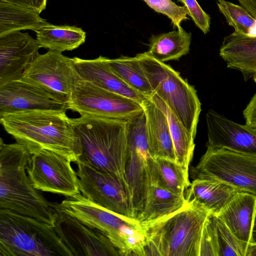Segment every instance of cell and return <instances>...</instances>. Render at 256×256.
I'll return each mask as SVG.
<instances>
[{
    "label": "cell",
    "mask_w": 256,
    "mask_h": 256,
    "mask_svg": "<svg viewBox=\"0 0 256 256\" xmlns=\"http://www.w3.org/2000/svg\"><path fill=\"white\" fill-rule=\"evenodd\" d=\"M72 119L82 149L79 160L107 172L126 184L125 170L129 122L94 116Z\"/></svg>",
    "instance_id": "3957f363"
},
{
    "label": "cell",
    "mask_w": 256,
    "mask_h": 256,
    "mask_svg": "<svg viewBox=\"0 0 256 256\" xmlns=\"http://www.w3.org/2000/svg\"><path fill=\"white\" fill-rule=\"evenodd\" d=\"M184 6L188 10L190 16L195 24L204 34L210 30V18L200 6L196 0H184Z\"/></svg>",
    "instance_id": "d6a6232c"
},
{
    "label": "cell",
    "mask_w": 256,
    "mask_h": 256,
    "mask_svg": "<svg viewBox=\"0 0 256 256\" xmlns=\"http://www.w3.org/2000/svg\"><path fill=\"white\" fill-rule=\"evenodd\" d=\"M69 110L80 116H94L130 122L144 112L142 106L129 98L108 91L81 78L68 100Z\"/></svg>",
    "instance_id": "9c48e42d"
},
{
    "label": "cell",
    "mask_w": 256,
    "mask_h": 256,
    "mask_svg": "<svg viewBox=\"0 0 256 256\" xmlns=\"http://www.w3.org/2000/svg\"><path fill=\"white\" fill-rule=\"evenodd\" d=\"M143 0L156 12L167 16L174 26L179 27L182 22L188 19L186 8L178 6L172 0Z\"/></svg>",
    "instance_id": "4dcf8cb0"
},
{
    "label": "cell",
    "mask_w": 256,
    "mask_h": 256,
    "mask_svg": "<svg viewBox=\"0 0 256 256\" xmlns=\"http://www.w3.org/2000/svg\"><path fill=\"white\" fill-rule=\"evenodd\" d=\"M254 80L255 82L256 83V76L254 77Z\"/></svg>",
    "instance_id": "f35d334b"
},
{
    "label": "cell",
    "mask_w": 256,
    "mask_h": 256,
    "mask_svg": "<svg viewBox=\"0 0 256 256\" xmlns=\"http://www.w3.org/2000/svg\"><path fill=\"white\" fill-rule=\"evenodd\" d=\"M54 230L72 256H118L116 248L102 232L62 210L56 204Z\"/></svg>",
    "instance_id": "4fadbf2b"
},
{
    "label": "cell",
    "mask_w": 256,
    "mask_h": 256,
    "mask_svg": "<svg viewBox=\"0 0 256 256\" xmlns=\"http://www.w3.org/2000/svg\"><path fill=\"white\" fill-rule=\"evenodd\" d=\"M218 256H247L250 244L238 239L218 216L211 214Z\"/></svg>",
    "instance_id": "f1b7e54d"
},
{
    "label": "cell",
    "mask_w": 256,
    "mask_h": 256,
    "mask_svg": "<svg viewBox=\"0 0 256 256\" xmlns=\"http://www.w3.org/2000/svg\"><path fill=\"white\" fill-rule=\"evenodd\" d=\"M243 116L246 120L245 124L252 127L256 126V93L244 109Z\"/></svg>",
    "instance_id": "836d02e7"
},
{
    "label": "cell",
    "mask_w": 256,
    "mask_h": 256,
    "mask_svg": "<svg viewBox=\"0 0 256 256\" xmlns=\"http://www.w3.org/2000/svg\"><path fill=\"white\" fill-rule=\"evenodd\" d=\"M240 5L244 8L256 18V0H237Z\"/></svg>",
    "instance_id": "d590c367"
},
{
    "label": "cell",
    "mask_w": 256,
    "mask_h": 256,
    "mask_svg": "<svg viewBox=\"0 0 256 256\" xmlns=\"http://www.w3.org/2000/svg\"><path fill=\"white\" fill-rule=\"evenodd\" d=\"M210 214L188 204L166 217L142 225L146 235L144 256H198L203 227Z\"/></svg>",
    "instance_id": "277c9868"
},
{
    "label": "cell",
    "mask_w": 256,
    "mask_h": 256,
    "mask_svg": "<svg viewBox=\"0 0 256 256\" xmlns=\"http://www.w3.org/2000/svg\"><path fill=\"white\" fill-rule=\"evenodd\" d=\"M217 5L228 24L234 28V33L256 34V18L242 6L225 0H218Z\"/></svg>",
    "instance_id": "f546056e"
},
{
    "label": "cell",
    "mask_w": 256,
    "mask_h": 256,
    "mask_svg": "<svg viewBox=\"0 0 256 256\" xmlns=\"http://www.w3.org/2000/svg\"><path fill=\"white\" fill-rule=\"evenodd\" d=\"M40 48L28 32L16 31L0 36V85L20 78Z\"/></svg>",
    "instance_id": "9a60e30c"
},
{
    "label": "cell",
    "mask_w": 256,
    "mask_h": 256,
    "mask_svg": "<svg viewBox=\"0 0 256 256\" xmlns=\"http://www.w3.org/2000/svg\"><path fill=\"white\" fill-rule=\"evenodd\" d=\"M68 110L67 101L35 83L20 78L0 85V117L22 111Z\"/></svg>",
    "instance_id": "5bb4252c"
},
{
    "label": "cell",
    "mask_w": 256,
    "mask_h": 256,
    "mask_svg": "<svg viewBox=\"0 0 256 256\" xmlns=\"http://www.w3.org/2000/svg\"><path fill=\"white\" fill-rule=\"evenodd\" d=\"M59 207L103 232L120 256H144L146 232L136 219L124 218L85 198L81 194L63 200Z\"/></svg>",
    "instance_id": "8992f818"
},
{
    "label": "cell",
    "mask_w": 256,
    "mask_h": 256,
    "mask_svg": "<svg viewBox=\"0 0 256 256\" xmlns=\"http://www.w3.org/2000/svg\"><path fill=\"white\" fill-rule=\"evenodd\" d=\"M220 56L228 68L240 72L245 81L256 76V34L234 33L226 36Z\"/></svg>",
    "instance_id": "44dd1931"
},
{
    "label": "cell",
    "mask_w": 256,
    "mask_h": 256,
    "mask_svg": "<svg viewBox=\"0 0 256 256\" xmlns=\"http://www.w3.org/2000/svg\"><path fill=\"white\" fill-rule=\"evenodd\" d=\"M191 38V33L180 26L176 30L152 36L146 52L162 62L176 60L189 52Z\"/></svg>",
    "instance_id": "d4e9b609"
},
{
    "label": "cell",
    "mask_w": 256,
    "mask_h": 256,
    "mask_svg": "<svg viewBox=\"0 0 256 256\" xmlns=\"http://www.w3.org/2000/svg\"><path fill=\"white\" fill-rule=\"evenodd\" d=\"M192 176L224 182L238 192L256 196V154L224 148L206 147Z\"/></svg>",
    "instance_id": "ba28073f"
},
{
    "label": "cell",
    "mask_w": 256,
    "mask_h": 256,
    "mask_svg": "<svg viewBox=\"0 0 256 256\" xmlns=\"http://www.w3.org/2000/svg\"><path fill=\"white\" fill-rule=\"evenodd\" d=\"M73 60L75 68L82 80L132 99L141 105L148 98L132 88L114 72L108 64L106 57L100 56L91 60L74 57Z\"/></svg>",
    "instance_id": "e0dca14e"
},
{
    "label": "cell",
    "mask_w": 256,
    "mask_h": 256,
    "mask_svg": "<svg viewBox=\"0 0 256 256\" xmlns=\"http://www.w3.org/2000/svg\"><path fill=\"white\" fill-rule=\"evenodd\" d=\"M136 56L154 92L168 104L195 138L201 104L194 88L170 66L146 52Z\"/></svg>",
    "instance_id": "52a82bcc"
},
{
    "label": "cell",
    "mask_w": 256,
    "mask_h": 256,
    "mask_svg": "<svg viewBox=\"0 0 256 256\" xmlns=\"http://www.w3.org/2000/svg\"><path fill=\"white\" fill-rule=\"evenodd\" d=\"M150 98L166 116L176 162L188 170L195 147V138L188 131L176 114L160 96L154 92Z\"/></svg>",
    "instance_id": "cb8c5ba5"
},
{
    "label": "cell",
    "mask_w": 256,
    "mask_h": 256,
    "mask_svg": "<svg viewBox=\"0 0 256 256\" xmlns=\"http://www.w3.org/2000/svg\"><path fill=\"white\" fill-rule=\"evenodd\" d=\"M33 10L38 14L45 10L47 0H2Z\"/></svg>",
    "instance_id": "e575fe53"
},
{
    "label": "cell",
    "mask_w": 256,
    "mask_h": 256,
    "mask_svg": "<svg viewBox=\"0 0 256 256\" xmlns=\"http://www.w3.org/2000/svg\"><path fill=\"white\" fill-rule=\"evenodd\" d=\"M187 204L184 196L162 188L149 176L143 206L137 220L142 225L154 222L180 210Z\"/></svg>",
    "instance_id": "7402d4cb"
},
{
    "label": "cell",
    "mask_w": 256,
    "mask_h": 256,
    "mask_svg": "<svg viewBox=\"0 0 256 256\" xmlns=\"http://www.w3.org/2000/svg\"><path fill=\"white\" fill-rule=\"evenodd\" d=\"M178 2L184 4V0H178Z\"/></svg>",
    "instance_id": "74e56055"
},
{
    "label": "cell",
    "mask_w": 256,
    "mask_h": 256,
    "mask_svg": "<svg viewBox=\"0 0 256 256\" xmlns=\"http://www.w3.org/2000/svg\"><path fill=\"white\" fill-rule=\"evenodd\" d=\"M72 256L54 226L0 208V256Z\"/></svg>",
    "instance_id": "5b68a950"
},
{
    "label": "cell",
    "mask_w": 256,
    "mask_h": 256,
    "mask_svg": "<svg viewBox=\"0 0 256 256\" xmlns=\"http://www.w3.org/2000/svg\"><path fill=\"white\" fill-rule=\"evenodd\" d=\"M66 112L27 110L0 117L5 130L31 154L42 150L76 163L82 154L80 138Z\"/></svg>",
    "instance_id": "6da1fadb"
},
{
    "label": "cell",
    "mask_w": 256,
    "mask_h": 256,
    "mask_svg": "<svg viewBox=\"0 0 256 256\" xmlns=\"http://www.w3.org/2000/svg\"><path fill=\"white\" fill-rule=\"evenodd\" d=\"M150 177L162 188L179 196H184L190 185L188 170L176 162L163 158L148 162Z\"/></svg>",
    "instance_id": "484cf974"
},
{
    "label": "cell",
    "mask_w": 256,
    "mask_h": 256,
    "mask_svg": "<svg viewBox=\"0 0 256 256\" xmlns=\"http://www.w3.org/2000/svg\"><path fill=\"white\" fill-rule=\"evenodd\" d=\"M76 164L79 188L85 198L124 218L136 219L126 184L82 162L79 160Z\"/></svg>",
    "instance_id": "30bf717a"
},
{
    "label": "cell",
    "mask_w": 256,
    "mask_h": 256,
    "mask_svg": "<svg viewBox=\"0 0 256 256\" xmlns=\"http://www.w3.org/2000/svg\"><path fill=\"white\" fill-rule=\"evenodd\" d=\"M71 162L54 152L42 150L31 155L26 171L38 190L72 197L80 192L78 178Z\"/></svg>",
    "instance_id": "8fae6325"
},
{
    "label": "cell",
    "mask_w": 256,
    "mask_h": 256,
    "mask_svg": "<svg viewBox=\"0 0 256 256\" xmlns=\"http://www.w3.org/2000/svg\"><path fill=\"white\" fill-rule=\"evenodd\" d=\"M18 142L0 140V208L34 218L54 226L58 211L56 204L48 202L34 187L26 165L31 156Z\"/></svg>",
    "instance_id": "7a4b0ae2"
},
{
    "label": "cell",
    "mask_w": 256,
    "mask_h": 256,
    "mask_svg": "<svg viewBox=\"0 0 256 256\" xmlns=\"http://www.w3.org/2000/svg\"><path fill=\"white\" fill-rule=\"evenodd\" d=\"M238 192L217 180L196 178L186 190L184 198L188 204L203 208L216 216Z\"/></svg>",
    "instance_id": "ffe728a7"
},
{
    "label": "cell",
    "mask_w": 256,
    "mask_h": 256,
    "mask_svg": "<svg viewBox=\"0 0 256 256\" xmlns=\"http://www.w3.org/2000/svg\"><path fill=\"white\" fill-rule=\"evenodd\" d=\"M20 78L44 87L68 102L80 79L73 58L52 50L38 54Z\"/></svg>",
    "instance_id": "7c38bea8"
},
{
    "label": "cell",
    "mask_w": 256,
    "mask_h": 256,
    "mask_svg": "<svg viewBox=\"0 0 256 256\" xmlns=\"http://www.w3.org/2000/svg\"><path fill=\"white\" fill-rule=\"evenodd\" d=\"M218 256L216 236L211 220V214L206 218L201 236L198 256Z\"/></svg>",
    "instance_id": "1f68e13d"
},
{
    "label": "cell",
    "mask_w": 256,
    "mask_h": 256,
    "mask_svg": "<svg viewBox=\"0 0 256 256\" xmlns=\"http://www.w3.org/2000/svg\"><path fill=\"white\" fill-rule=\"evenodd\" d=\"M206 119V147L224 148L256 154V126L239 124L213 110L207 112Z\"/></svg>",
    "instance_id": "2e32d148"
},
{
    "label": "cell",
    "mask_w": 256,
    "mask_h": 256,
    "mask_svg": "<svg viewBox=\"0 0 256 256\" xmlns=\"http://www.w3.org/2000/svg\"><path fill=\"white\" fill-rule=\"evenodd\" d=\"M252 244H256V214L252 230Z\"/></svg>",
    "instance_id": "8d00e7d4"
},
{
    "label": "cell",
    "mask_w": 256,
    "mask_h": 256,
    "mask_svg": "<svg viewBox=\"0 0 256 256\" xmlns=\"http://www.w3.org/2000/svg\"><path fill=\"white\" fill-rule=\"evenodd\" d=\"M108 62L112 70L132 88L146 97L152 94L151 85L136 56L108 58Z\"/></svg>",
    "instance_id": "83f0119b"
},
{
    "label": "cell",
    "mask_w": 256,
    "mask_h": 256,
    "mask_svg": "<svg viewBox=\"0 0 256 256\" xmlns=\"http://www.w3.org/2000/svg\"><path fill=\"white\" fill-rule=\"evenodd\" d=\"M40 48L62 52L72 50L85 42L86 34L75 26L54 25L46 22L36 32Z\"/></svg>",
    "instance_id": "603a6c76"
},
{
    "label": "cell",
    "mask_w": 256,
    "mask_h": 256,
    "mask_svg": "<svg viewBox=\"0 0 256 256\" xmlns=\"http://www.w3.org/2000/svg\"><path fill=\"white\" fill-rule=\"evenodd\" d=\"M142 106L151 155L154 158L176 162L174 150L166 116L150 97Z\"/></svg>",
    "instance_id": "d6986e66"
},
{
    "label": "cell",
    "mask_w": 256,
    "mask_h": 256,
    "mask_svg": "<svg viewBox=\"0 0 256 256\" xmlns=\"http://www.w3.org/2000/svg\"><path fill=\"white\" fill-rule=\"evenodd\" d=\"M46 22L33 10L0 0V36L21 30L36 32Z\"/></svg>",
    "instance_id": "4316f807"
},
{
    "label": "cell",
    "mask_w": 256,
    "mask_h": 256,
    "mask_svg": "<svg viewBox=\"0 0 256 256\" xmlns=\"http://www.w3.org/2000/svg\"><path fill=\"white\" fill-rule=\"evenodd\" d=\"M256 214V196L238 192L216 216L238 239L252 244V230Z\"/></svg>",
    "instance_id": "ac0fdd59"
}]
</instances>
